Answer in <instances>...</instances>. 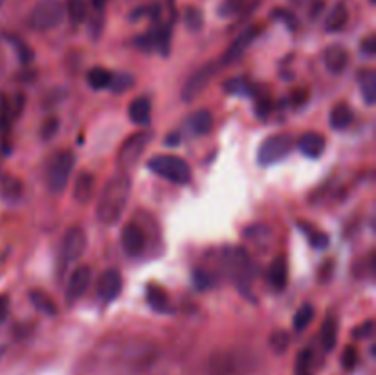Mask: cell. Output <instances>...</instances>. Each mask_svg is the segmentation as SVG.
Instances as JSON below:
<instances>
[{"label": "cell", "instance_id": "6da1fadb", "mask_svg": "<svg viewBox=\"0 0 376 375\" xmlns=\"http://www.w3.org/2000/svg\"><path fill=\"white\" fill-rule=\"evenodd\" d=\"M133 190V181L128 173H118L105 184L96 206V217L103 224H116L123 216Z\"/></svg>", "mask_w": 376, "mask_h": 375}, {"label": "cell", "instance_id": "7a4b0ae2", "mask_svg": "<svg viewBox=\"0 0 376 375\" xmlns=\"http://www.w3.org/2000/svg\"><path fill=\"white\" fill-rule=\"evenodd\" d=\"M253 370L255 357L243 348L218 349L208 361V375H252Z\"/></svg>", "mask_w": 376, "mask_h": 375}, {"label": "cell", "instance_id": "3957f363", "mask_svg": "<svg viewBox=\"0 0 376 375\" xmlns=\"http://www.w3.org/2000/svg\"><path fill=\"white\" fill-rule=\"evenodd\" d=\"M73 166H76V155H73L72 151H68V149L57 151L56 155L51 156L50 164H48L46 169L48 190L54 191V194L64 191V188L68 186Z\"/></svg>", "mask_w": 376, "mask_h": 375}, {"label": "cell", "instance_id": "277c9868", "mask_svg": "<svg viewBox=\"0 0 376 375\" xmlns=\"http://www.w3.org/2000/svg\"><path fill=\"white\" fill-rule=\"evenodd\" d=\"M64 4L61 0H37L30 11V26L37 31L54 30L64 21Z\"/></svg>", "mask_w": 376, "mask_h": 375}, {"label": "cell", "instance_id": "5b68a950", "mask_svg": "<svg viewBox=\"0 0 376 375\" xmlns=\"http://www.w3.org/2000/svg\"><path fill=\"white\" fill-rule=\"evenodd\" d=\"M149 169L158 177L173 182V184H188L191 181V168L186 160L173 155H160L149 160Z\"/></svg>", "mask_w": 376, "mask_h": 375}, {"label": "cell", "instance_id": "8992f818", "mask_svg": "<svg viewBox=\"0 0 376 375\" xmlns=\"http://www.w3.org/2000/svg\"><path fill=\"white\" fill-rule=\"evenodd\" d=\"M153 140V133L149 131H138V133L131 134L120 147L118 153V169L120 173H128V169L134 168L138 164V160L141 159L143 151Z\"/></svg>", "mask_w": 376, "mask_h": 375}, {"label": "cell", "instance_id": "52a82bcc", "mask_svg": "<svg viewBox=\"0 0 376 375\" xmlns=\"http://www.w3.org/2000/svg\"><path fill=\"white\" fill-rule=\"evenodd\" d=\"M294 147V140L290 134L278 133L272 134L265 142L261 144L259 151H257V162L261 166H272L279 160H283Z\"/></svg>", "mask_w": 376, "mask_h": 375}, {"label": "cell", "instance_id": "ba28073f", "mask_svg": "<svg viewBox=\"0 0 376 375\" xmlns=\"http://www.w3.org/2000/svg\"><path fill=\"white\" fill-rule=\"evenodd\" d=\"M226 261H228V269H230V272L233 274L237 284H239L240 291H243V293L250 291V281H252L253 267H252V259H250V254L246 252V249H240V246L228 249Z\"/></svg>", "mask_w": 376, "mask_h": 375}, {"label": "cell", "instance_id": "9c48e42d", "mask_svg": "<svg viewBox=\"0 0 376 375\" xmlns=\"http://www.w3.org/2000/svg\"><path fill=\"white\" fill-rule=\"evenodd\" d=\"M86 250V232L81 226H72L64 234L63 245H61V261L73 264L85 254Z\"/></svg>", "mask_w": 376, "mask_h": 375}, {"label": "cell", "instance_id": "30bf717a", "mask_svg": "<svg viewBox=\"0 0 376 375\" xmlns=\"http://www.w3.org/2000/svg\"><path fill=\"white\" fill-rule=\"evenodd\" d=\"M215 74H217V65L215 63H208V65L200 66L195 74H191V78L186 81L184 89H182V99L184 101H193L197 96H200L208 89Z\"/></svg>", "mask_w": 376, "mask_h": 375}, {"label": "cell", "instance_id": "8fae6325", "mask_svg": "<svg viewBox=\"0 0 376 375\" xmlns=\"http://www.w3.org/2000/svg\"><path fill=\"white\" fill-rule=\"evenodd\" d=\"M90 280H92V269L88 265H79L76 271L70 274L68 285H66V302H77L88 289Z\"/></svg>", "mask_w": 376, "mask_h": 375}, {"label": "cell", "instance_id": "7c38bea8", "mask_svg": "<svg viewBox=\"0 0 376 375\" xmlns=\"http://www.w3.org/2000/svg\"><path fill=\"white\" fill-rule=\"evenodd\" d=\"M121 246H123L125 254L131 256V258H138L146 250V234L136 223H128L123 226V230H121Z\"/></svg>", "mask_w": 376, "mask_h": 375}, {"label": "cell", "instance_id": "4fadbf2b", "mask_svg": "<svg viewBox=\"0 0 376 375\" xmlns=\"http://www.w3.org/2000/svg\"><path fill=\"white\" fill-rule=\"evenodd\" d=\"M123 289V280H121L120 271L116 269H108L99 276L98 280V296L103 302H112L121 294Z\"/></svg>", "mask_w": 376, "mask_h": 375}, {"label": "cell", "instance_id": "5bb4252c", "mask_svg": "<svg viewBox=\"0 0 376 375\" xmlns=\"http://www.w3.org/2000/svg\"><path fill=\"white\" fill-rule=\"evenodd\" d=\"M259 31L261 30H259L257 26L246 28V30H244L243 34H240L239 37L233 41V44L228 48V52L224 54V57H223V63H235L237 59H240V56L246 52V48H248L250 44L253 43V41H255V37L259 35Z\"/></svg>", "mask_w": 376, "mask_h": 375}, {"label": "cell", "instance_id": "9a60e30c", "mask_svg": "<svg viewBox=\"0 0 376 375\" xmlns=\"http://www.w3.org/2000/svg\"><path fill=\"white\" fill-rule=\"evenodd\" d=\"M96 191V177L94 173L83 171L79 173V177L76 179L73 184V201L77 204H88L94 197Z\"/></svg>", "mask_w": 376, "mask_h": 375}, {"label": "cell", "instance_id": "2e32d148", "mask_svg": "<svg viewBox=\"0 0 376 375\" xmlns=\"http://www.w3.org/2000/svg\"><path fill=\"white\" fill-rule=\"evenodd\" d=\"M323 63H325L327 70L332 74H342L349 65V52L340 44H332L327 46L323 52Z\"/></svg>", "mask_w": 376, "mask_h": 375}, {"label": "cell", "instance_id": "e0dca14e", "mask_svg": "<svg viewBox=\"0 0 376 375\" xmlns=\"http://www.w3.org/2000/svg\"><path fill=\"white\" fill-rule=\"evenodd\" d=\"M325 136L320 133H313V131L305 133L300 139V151L308 159H320L325 151Z\"/></svg>", "mask_w": 376, "mask_h": 375}, {"label": "cell", "instance_id": "ac0fdd59", "mask_svg": "<svg viewBox=\"0 0 376 375\" xmlns=\"http://www.w3.org/2000/svg\"><path fill=\"white\" fill-rule=\"evenodd\" d=\"M151 116H153V104L149 98H136L128 105V118L131 121L140 127H146L151 124Z\"/></svg>", "mask_w": 376, "mask_h": 375}, {"label": "cell", "instance_id": "d6986e66", "mask_svg": "<svg viewBox=\"0 0 376 375\" xmlns=\"http://www.w3.org/2000/svg\"><path fill=\"white\" fill-rule=\"evenodd\" d=\"M24 195V186L21 179L13 177V175H4L0 177V199L8 204L19 203Z\"/></svg>", "mask_w": 376, "mask_h": 375}, {"label": "cell", "instance_id": "ffe728a7", "mask_svg": "<svg viewBox=\"0 0 376 375\" xmlns=\"http://www.w3.org/2000/svg\"><path fill=\"white\" fill-rule=\"evenodd\" d=\"M268 281L275 291H283L288 284V265L285 256H278L268 271Z\"/></svg>", "mask_w": 376, "mask_h": 375}, {"label": "cell", "instance_id": "44dd1931", "mask_svg": "<svg viewBox=\"0 0 376 375\" xmlns=\"http://www.w3.org/2000/svg\"><path fill=\"white\" fill-rule=\"evenodd\" d=\"M147 304L156 313H171V302L166 291L160 285H149L147 287Z\"/></svg>", "mask_w": 376, "mask_h": 375}, {"label": "cell", "instance_id": "7402d4cb", "mask_svg": "<svg viewBox=\"0 0 376 375\" xmlns=\"http://www.w3.org/2000/svg\"><path fill=\"white\" fill-rule=\"evenodd\" d=\"M352 118H355V114H352V109L349 107L347 104H338L334 105L332 111H330V127L336 131H343L347 129L349 125L352 124Z\"/></svg>", "mask_w": 376, "mask_h": 375}, {"label": "cell", "instance_id": "603a6c76", "mask_svg": "<svg viewBox=\"0 0 376 375\" xmlns=\"http://www.w3.org/2000/svg\"><path fill=\"white\" fill-rule=\"evenodd\" d=\"M338 342V319L334 315H329L321 326V344L325 351H332Z\"/></svg>", "mask_w": 376, "mask_h": 375}, {"label": "cell", "instance_id": "cb8c5ba5", "mask_svg": "<svg viewBox=\"0 0 376 375\" xmlns=\"http://www.w3.org/2000/svg\"><path fill=\"white\" fill-rule=\"evenodd\" d=\"M347 21H349V9L343 2H338V4L334 6L332 11L329 14L325 21V30L327 31H342L345 28Z\"/></svg>", "mask_w": 376, "mask_h": 375}, {"label": "cell", "instance_id": "d4e9b609", "mask_svg": "<svg viewBox=\"0 0 376 375\" xmlns=\"http://www.w3.org/2000/svg\"><path fill=\"white\" fill-rule=\"evenodd\" d=\"M213 114H211L208 109H202V111H197L189 120V125H191V131L195 134H208L211 133L213 129Z\"/></svg>", "mask_w": 376, "mask_h": 375}, {"label": "cell", "instance_id": "484cf974", "mask_svg": "<svg viewBox=\"0 0 376 375\" xmlns=\"http://www.w3.org/2000/svg\"><path fill=\"white\" fill-rule=\"evenodd\" d=\"M360 91H362V96H364L365 104L375 105V101H376V74H375V70L367 69L365 72H362V76H360Z\"/></svg>", "mask_w": 376, "mask_h": 375}, {"label": "cell", "instance_id": "4316f807", "mask_svg": "<svg viewBox=\"0 0 376 375\" xmlns=\"http://www.w3.org/2000/svg\"><path fill=\"white\" fill-rule=\"evenodd\" d=\"M111 79L112 74L108 70L101 69V66H94V69H90L88 74H86V81H88L90 89H94V91L108 89L111 86Z\"/></svg>", "mask_w": 376, "mask_h": 375}, {"label": "cell", "instance_id": "83f0119b", "mask_svg": "<svg viewBox=\"0 0 376 375\" xmlns=\"http://www.w3.org/2000/svg\"><path fill=\"white\" fill-rule=\"evenodd\" d=\"M30 300L31 304L35 306V309H39L41 313H44V315H57V306L56 302L51 300L50 296H48L44 291H31L30 293Z\"/></svg>", "mask_w": 376, "mask_h": 375}, {"label": "cell", "instance_id": "f1b7e54d", "mask_svg": "<svg viewBox=\"0 0 376 375\" xmlns=\"http://www.w3.org/2000/svg\"><path fill=\"white\" fill-rule=\"evenodd\" d=\"M298 226L303 230V234L308 237V241H310V245H313L314 249H327V246H329V236L314 229L313 224L300 223Z\"/></svg>", "mask_w": 376, "mask_h": 375}, {"label": "cell", "instance_id": "f546056e", "mask_svg": "<svg viewBox=\"0 0 376 375\" xmlns=\"http://www.w3.org/2000/svg\"><path fill=\"white\" fill-rule=\"evenodd\" d=\"M64 11H68V17L73 24H79L86 19V2L85 0H66Z\"/></svg>", "mask_w": 376, "mask_h": 375}, {"label": "cell", "instance_id": "4dcf8cb0", "mask_svg": "<svg viewBox=\"0 0 376 375\" xmlns=\"http://www.w3.org/2000/svg\"><path fill=\"white\" fill-rule=\"evenodd\" d=\"M314 320V307L310 304H305L303 307H300V311L294 316V329L298 333L305 331L310 326V322Z\"/></svg>", "mask_w": 376, "mask_h": 375}, {"label": "cell", "instance_id": "1f68e13d", "mask_svg": "<svg viewBox=\"0 0 376 375\" xmlns=\"http://www.w3.org/2000/svg\"><path fill=\"white\" fill-rule=\"evenodd\" d=\"M184 22L186 26H188L191 31H200L202 26H204V15H202V11L198 8L189 6V8L184 11Z\"/></svg>", "mask_w": 376, "mask_h": 375}, {"label": "cell", "instance_id": "d6a6232c", "mask_svg": "<svg viewBox=\"0 0 376 375\" xmlns=\"http://www.w3.org/2000/svg\"><path fill=\"white\" fill-rule=\"evenodd\" d=\"M57 133H59V118L57 116H48L46 120L41 124V129H39V136H41V140H44V142H50V140L56 139Z\"/></svg>", "mask_w": 376, "mask_h": 375}, {"label": "cell", "instance_id": "836d02e7", "mask_svg": "<svg viewBox=\"0 0 376 375\" xmlns=\"http://www.w3.org/2000/svg\"><path fill=\"white\" fill-rule=\"evenodd\" d=\"M288 346H290V336H288V333L285 329H278V331L270 335V348L274 349L275 354H285Z\"/></svg>", "mask_w": 376, "mask_h": 375}, {"label": "cell", "instance_id": "e575fe53", "mask_svg": "<svg viewBox=\"0 0 376 375\" xmlns=\"http://www.w3.org/2000/svg\"><path fill=\"white\" fill-rule=\"evenodd\" d=\"M224 91H226L228 94L244 96L250 92V83L248 79L244 78H231L224 83Z\"/></svg>", "mask_w": 376, "mask_h": 375}, {"label": "cell", "instance_id": "d590c367", "mask_svg": "<svg viewBox=\"0 0 376 375\" xmlns=\"http://www.w3.org/2000/svg\"><path fill=\"white\" fill-rule=\"evenodd\" d=\"M134 83L133 76H128V74L125 72H120V74H112V79H111V86L108 89H112L114 92H125L127 89H131Z\"/></svg>", "mask_w": 376, "mask_h": 375}, {"label": "cell", "instance_id": "8d00e7d4", "mask_svg": "<svg viewBox=\"0 0 376 375\" xmlns=\"http://www.w3.org/2000/svg\"><path fill=\"white\" fill-rule=\"evenodd\" d=\"M310 366H313V355L308 349H303L295 359V375H310Z\"/></svg>", "mask_w": 376, "mask_h": 375}, {"label": "cell", "instance_id": "74e56055", "mask_svg": "<svg viewBox=\"0 0 376 375\" xmlns=\"http://www.w3.org/2000/svg\"><path fill=\"white\" fill-rule=\"evenodd\" d=\"M244 237L246 239H250V241L253 243H261L263 241V237L265 239H270V236H272V232H270L268 226H259V224H255V226H250V229L244 230Z\"/></svg>", "mask_w": 376, "mask_h": 375}, {"label": "cell", "instance_id": "f35d334b", "mask_svg": "<svg viewBox=\"0 0 376 375\" xmlns=\"http://www.w3.org/2000/svg\"><path fill=\"white\" fill-rule=\"evenodd\" d=\"M9 41H11L15 50H17V56L19 59H21V63H31V61H34V50H31L24 41L17 39V37H9Z\"/></svg>", "mask_w": 376, "mask_h": 375}, {"label": "cell", "instance_id": "ab89813d", "mask_svg": "<svg viewBox=\"0 0 376 375\" xmlns=\"http://www.w3.org/2000/svg\"><path fill=\"white\" fill-rule=\"evenodd\" d=\"M356 362H358V351H356L355 346H347L345 349H343V355H342V364L345 370H355Z\"/></svg>", "mask_w": 376, "mask_h": 375}, {"label": "cell", "instance_id": "60d3db41", "mask_svg": "<svg viewBox=\"0 0 376 375\" xmlns=\"http://www.w3.org/2000/svg\"><path fill=\"white\" fill-rule=\"evenodd\" d=\"M136 44L141 48V50H146V52L156 50V30H153V31H149V34L138 37Z\"/></svg>", "mask_w": 376, "mask_h": 375}, {"label": "cell", "instance_id": "b9f144b4", "mask_svg": "<svg viewBox=\"0 0 376 375\" xmlns=\"http://www.w3.org/2000/svg\"><path fill=\"white\" fill-rule=\"evenodd\" d=\"M272 17L279 19V21H283L285 24H288L292 30H295V26H298V19H295V15L287 11V9H275V11H272Z\"/></svg>", "mask_w": 376, "mask_h": 375}, {"label": "cell", "instance_id": "7bdbcfd3", "mask_svg": "<svg viewBox=\"0 0 376 375\" xmlns=\"http://www.w3.org/2000/svg\"><path fill=\"white\" fill-rule=\"evenodd\" d=\"M193 284H195V287H197V289H200V291L208 289V287L211 285L210 274H208L205 271H195L193 272Z\"/></svg>", "mask_w": 376, "mask_h": 375}, {"label": "cell", "instance_id": "ee69618b", "mask_svg": "<svg viewBox=\"0 0 376 375\" xmlns=\"http://www.w3.org/2000/svg\"><path fill=\"white\" fill-rule=\"evenodd\" d=\"M372 331H375V322H372V320H367V322H364L362 326L355 328L352 336H355L356 341H360V339H369V336L372 335Z\"/></svg>", "mask_w": 376, "mask_h": 375}, {"label": "cell", "instance_id": "f6af8a7d", "mask_svg": "<svg viewBox=\"0 0 376 375\" xmlns=\"http://www.w3.org/2000/svg\"><path fill=\"white\" fill-rule=\"evenodd\" d=\"M360 50L365 54L367 57H372L376 54V41H375V35H369V37H365L364 41H362V44H360Z\"/></svg>", "mask_w": 376, "mask_h": 375}, {"label": "cell", "instance_id": "bcb514c9", "mask_svg": "<svg viewBox=\"0 0 376 375\" xmlns=\"http://www.w3.org/2000/svg\"><path fill=\"white\" fill-rule=\"evenodd\" d=\"M240 4H243V0H226V4H224L223 8V14L224 15L235 14L237 9L240 8Z\"/></svg>", "mask_w": 376, "mask_h": 375}, {"label": "cell", "instance_id": "7dc6e473", "mask_svg": "<svg viewBox=\"0 0 376 375\" xmlns=\"http://www.w3.org/2000/svg\"><path fill=\"white\" fill-rule=\"evenodd\" d=\"M9 313V300L8 296H0V322H4L8 319Z\"/></svg>", "mask_w": 376, "mask_h": 375}, {"label": "cell", "instance_id": "c3c4849f", "mask_svg": "<svg viewBox=\"0 0 376 375\" xmlns=\"http://www.w3.org/2000/svg\"><path fill=\"white\" fill-rule=\"evenodd\" d=\"M178 142H180V134H171V136H167L166 139V146H171V147H175V146H178Z\"/></svg>", "mask_w": 376, "mask_h": 375}]
</instances>
